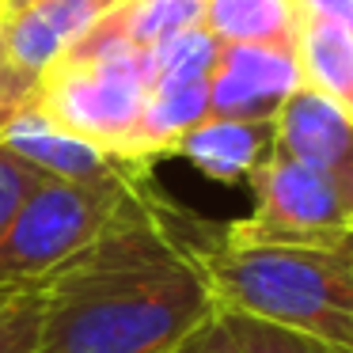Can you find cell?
I'll return each mask as SVG.
<instances>
[{
    "label": "cell",
    "instance_id": "1",
    "mask_svg": "<svg viewBox=\"0 0 353 353\" xmlns=\"http://www.w3.org/2000/svg\"><path fill=\"white\" fill-rule=\"evenodd\" d=\"M34 353H168L216 315L194 236L141 183L99 239L42 277Z\"/></svg>",
    "mask_w": 353,
    "mask_h": 353
},
{
    "label": "cell",
    "instance_id": "2",
    "mask_svg": "<svg viewBox=\"0 0 353 353\" xmlns=\"http://www.w3.org/2000/svg\"><path fill=\"white\" fill-rule=\"evenodd\" d=\"M216 312L319 338L353 353V232L327 243H228L194 239Z\"/></svg>",
    "mask_w": 353,
    "mask_h": 353
},
{
    "label": "cell",
    "instance_id": "3",
    "mask_svg": "<svg viewBox=\"0 0 353 353\" xmlns=\"http://www.w3.org/2000/svg\"><path fill=\"white\" fill-rule=\"evenodd\" d=\"M114 8L118 4H110L57 57L54 69L34 88L31 107H39L61 130L130 160V141L152 84H148L145 50L122 34Z\"/></svg>",
    "mask_w": 353,
    "mask_h": 353
},
{
    "label": "cell",
    "instance_id": "4",
    "mask_svg": "<svg viewBox=\"0 0 353 353\" xmlns=\"http://www.w3.org/2000/svg\"><path fill=\"white\" fill-rule=\"evenodd\" d=\"M148 171L152 168H137L103 183L42 179L0 232V289H34L61 262L99 239L125 198L148 183Z\"/></svg>",
    "mask_w": 353,
    "mask_h": 353
},
{
    "label": "cell",
    "instance_id": "5",
    "mask_svg": "<svg viewBox=\"0 0 353 353\" xmlns=\"http://www.w3.org/2000/svg\"><path fill=\"white\" fill-rule=\"evenodd\" d=\"M254 205L243 221L221 228L228 243H327L353 232V209L345 194L323 171L270 152V160L247 179Z\"/></svg>",
    "mask_w": 353,
    "mask_h": 353
},
{
    "label": "cell",
    "instance_id": "6",
    "mask_svg": "<svg viewBox=\"0 0 353 353\" xmlns=\"http://www.w3.org/2000/svg\"><path fill=\"white\" fill-rule=\"evenodd\" d=\"M304 88L296 50L277 46H221L209 72V114L274 122L292 92Z\"/></svg>",
    "mask_w": 353,
    "mask_h": 353
},
{
    "label": "cell",
    "instance_id": "7",
    "mask_svg": "<svg viewBox=\"0 0 353 353\" xmlns=\"http://www.w3.org/2000/svg\"><path fill=\"white\" fill-rule=\"evenodd\" d=\"M274 152L323 171L353 209V122L312 88H300L274 114Z\"/></svg>",
    "mask_w": 353,
    "mask_h": 353
},
{
    "label": "cell",
    "instance_id": "8",
    "mask_svg": "<svg viewBox=\"0 0 353 353\" xmlns=\"http://www.w3.org/2000/svg\"><path fill=\"white\" fill-rule=\"evenodd\" d=\"M296 61L304 88L353 122V0H296Z\"/></svg>",
    "mask_w": 353,
    "mask_h": 353
},
{
    "label": "cell",
    "instance_id": "9",
    "mask_svg": "<svg viewBox=\"0 0 353 353\" xmlns=\"http://www.w3.org/2000/svg\"><path fill=\"white\" fill-rule=\"evenodd\" d=\"M0 145L39 168L50 179H65V183H103V179H118L125 171H137L145 163L122 160V156L107 152L103 145L77 137V133L54 125L39 107H23L0 130Z\"/></svg>",
    "mask_w": 353,
    "mask_h": 353
},
{
    "label": "cell",
    "instance_id": "10",
    "mask_svg": "<svg viewBox=\"0 0 353 353\" xmlns=\"http://www.w3.org/2000/svg\"><path fill=\"white\" fill-rule=\"evenodd\" d=\"M274 152V122L243 118H201L190 133L179 137L171 156H183L194 171L224 186L247 183Z\"/></svg>",
    "mask_w": 353,
    "mask_h": 353
},
{
    "label": "cell",
    "instance_id": "11",
    "mask_svg": "<svg viewBox=\"0 0 353 353\" xmlns=\"http://www.w3.org/2000/svg\"><path fill=\"white\" fill-rule=\"evenodd\" d=\"M209 118V80H186V84H156L145 99L141 122L130 141V160L148 163L171 156L183 133Z\"/></svg>",
    "mask_w": 353,
    "mask_h": 353
},
{
    "label": "cell",
    "instance_id": "12",
    "mask_svg": "<svg viewBox=\"0 0 353 353\" xmlns=\"http://www.w3.org/2000/svg\"><path fill=\"white\" fill-rule=\"evenodd\" d=\"M209 34L221 46H277L296 50V0H205Z\"/></svg>",
    "mask_w": 353,
    "mask_h": 353
},
{
    "label": "cell",
    "instance_id": "13",
    "mask_svg": "<svg viewBox=\"0 0 353 353\" xmlns=\"http://www.w3.org/2000/svg\"><path fill=\"white\" fill-rule=\"evenodd\" d=\"M216 57H221V42L205 31H179L171 39L156 42L145 50V65H148V84H186V80H209Z\"/></svg>",
    "mask_w": 353,
    "mask_h": 353
},
{
    "label": "cell",
    "instance_id": "14",
    "mask_svg": "<svg viewBox=\"0 0 353 353\" xmlns=\"http://www.w3.org/2000/svg\"><path fill=\"white\" fill-rule=\"evenodd\" d=\"M118 23L133 46L148 50L205 19V0H118Z\"/></svg>",
    "mask_w": 353,
    "mask_h": 353
},
{
    "label": "cell",
    "instance_id": "15",
    "mask_svg": "<svg viewBox=\"0 0 353 353\" xmlns=\"http://www.w3.org/2000/svg\"><path fill=\"white\" fill-rule=\"evenodd\" d=\"M221 315H224V323H228V330L236 334V342L243 353H345V350H334V345L319 342V338L274 327V323H259V319L232 315V312H221Z\"/></svg>",
    "mask_w": 353,
    "mask_h": 353
},
{
    "label": "cell",
    "instance_id": "16",
    "mask_svg": "<svg viewBox=\"0 0 353 353\" xmlns=\"http://www.w3.org/2000/svg\"><path fill=\"white\" fill-rule=\"evenodd\" d=\"M42 323L39 289H0V353H34Z\"/></svg>",
    "mask_w": 353,
    "mask_h": 353
},
{
    "label": "cell",
    "instance_id": "17",
    "mask_svg": "<svg viewBox=\"0 0 353 353\" xmlns=\"http://www.w3.org/2000/svg\"><path fill=\"white\" fill-rule=\"evenodd\" d=\"M42 179H50V175H42L39 168H31L27 160H19L16 152H8V148L0 145V232L8 228L16 209L23 205V198Z\"/></svg>",
    "mask_w": 353,
    "mask_h": 353
},
{
    "label": "cell",
    "instance_id": "18",
    "mask_svg": "<svg viewBox=\"0 0 353 353\" xmlns=\"http://www.w3.org/2000/svg\"><path fill=\"white\" fill-rule=\"evenodd\" d=\"M168 353H243V350H239L236 334L228 330L224 315L216 312L213 319H205L198 330H190V334H186L175 350H168Z\"/></svg>",
    "mask_w": 353,
    "mask_h": 353
},
{
    "label": "cell",
    "instance_id": "19",
    "mask_svg": "<svg viewBox=\"0 0 353 353\" xmlns=\"http://www.w3.org/2000/svg\"><path fill=\"white\" fill-rule=\"evenodd\" d=\"M19 4H34V0H4V8H19Z\"/></svg>",
    "mask_w": 353,
    "mask_h": 353
},
{
    "label": "cell",
    "instance_id": "20",
    "mask_svg": "<svg viewBox=\"0 0 353 353\" xmlns=\"http://www.w3.org/2000/svg\"><path fill=\"white\" fill-rule=\"evenodd\" d=\"M0 12H4V0H0Z\"/></svg>",
    "mask_w": 353,
    "mask_h": 353
}]
</instances>
